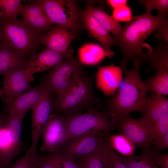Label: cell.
Segmentation results:
<instances>
[{
	"mask_svg": "<svg viewBox=\"0 0 168 168\" xmlns=\"http://www.w3.org/2000/svg\"><path fill=\"white\" fill-rule=\"evenodd\" d=\"M166 17L158 15L154 16L146 12L133 16L119 34L114 35L113 44L120 48L123 55L121 66L123 70L127 69L130 61L133 64L137 62L141 64L144 61L141 51L144 41L155 30L168 26Z\"/></svg>",
	"mask_w": 168,
	"mask_h": 168,
	"instance_id": "cell-1",
	"label": "cell"
},
{
	"mask_svg": "<svg viewBox=\"0 0 168 168\" xmlns=\"http://www.w3.org/2000/svg\"><path fill=\"white\" fill-rule=\"evenodd\" d=\"M133 64V68L123 70L125 76L122 85L107 102L106 110L115 120L134 111L141 112L146 98L148 89L139 73L141 64L137 62Z\"/></svg>",
	"mask_w": 168,
	"mask_h": 168,
	"instance_id": "cell-2",
	"label": "cell"
},
{
	"mask_svg": "<svg viewBox=\"0 0 168 168\" xmlns=\"http://www.w3.org/2000/svg\"><path fill=\"white\" fill-rule=\"evenodd\" d=\"M93 84L91 77L82 72L73 84L58 96L52 114L64 115L70 113L83 112L93 108L94 105L99 101L94 94Z\"/></svg>",
	"mask_w": 168,
	"mask_h": 168,
	"instance_id": "cell-3",
	"label": "cell"
},
{
	"mask_svg": "<svg viewBox=\"0 0 168 168\" xmlns=\"http://www.w3.org/2000/svg\"><path fill=\"white\" fill-rule=\"evenodd\" d=\"M63 115L68 140L88 133L116 129L115 121L106 110L100 111L92 108L83 112Z\"/></svg>",
	"mask_w": 168,
	"mask_h": 168,
	"instance_id": "cell-4",
	"label": "cell"
},
{
	"mask_svg": "<svg viewBox=\"0 0 168 168\" xmlns=\"http://www.w3.org/2000/svg\"><path fill=\"white\" fill-rule=\"evenodd\" d=\"M3 40L16 51L31 57L41 43L42 33L30 27L21 20L0 19Z\"/></svg>",
	"mask_w": 168,
	"mask_h": 168,
	"instance_id": "cell-5",
	"label": "cell"
},
{
	"mask_svg": "<svg viewBox=\"0 0 168 168\" xmlns=\"http://www.w3.org/2000/svg\"><path fill=\"white\" fill-rule=\"evenodd\" d=\"M40 5L53 24L67 28L74 34L79 29L81 13L76 2L70 0L32 1Z\"/></svg>",
	"mask_w": 168,
	"mask_h": 168,
	"instance_id": "cell-6",
	"label": "cell"
},
{
	"mask_svg": "<svg viewBox=\"0 0 168 168\" xmlns=\"http://www.w3.org/2000/svg\"><path fill=\"white\" fill-rule=\"evenodd\" d=\"M82 72L81 63L79 59L72 56L52 68L41 84L58 96L73 84Z\"/></svg>",
	"mask_w": 168,
	"mask_h": 168,
	"instance_id": "cell-7",
	"label": "cell"
},
{
	"mask_svg": "<svg viewBox=\"0 0 168 168\" xmlns=\"http://www.w3.org/2000/svg\"><path fill=\"white\" fill-rule=\"evenodd\" d=\"M116 129L142 149L150 146L155 137L153 124L143 115L138 119L127 116L115 120Z\"/></svg>",
	"mask_w": 168,
	"mask_h": 168,
	"instance_id": "cell-8",
	"label": "cell"
},
{
	"mask_svg": "<svg viewBox=\"0 0 168 168\" xmlns=\"http://www.w3.org/2000/svg\"><path fill=\"white\" fill-rule=\"evenodd\" d=\"M42 136L41 152L49 154H59L68 140L64 116L51 114Z\"/></svg>",
	"mask_w": 168,
	"mask_h": 168,
	"instance_id": "cell-9",
	"label": "cell"
},
{
	"mask_svg": "<svg viewBox=\"0 0 168 168\" xmlns=\"http://www.w3.org/2000/svg\"><path fill=\"white\" fill-rule=\"evenodd\" d=\"M107 131L88 133L68 140L60 154L80 162L94 152L105 138Z\"/></svg>",
	"mask_w": 168,
	"mask_h": 168,
	"instance_id": "cell-10",
	"label": "cell"
},
{
	"mask_svg": "<svg viewBox=\"0 0 168 168\" xmlns=\"http://www.w3.org/2000/svg\"><path fill=\"white\" fill-rule=\"evenodd\" d=\"M50 92H47L32 109V142L30 149L35 151H37L38 141L42 135L49 116L52 113L53 105Z\"/></svg>",
	"mask_w": 168,
	"mask_h": 168,
	"instance_id": "cell-11",
	"label": "cell"
},
{
	"mask_svg": "<svg viewBox=\"0 0 168 168\" xmlns=\"http://www.w3.org/2000/svg\"><path fill=\"white\" fill-rule=\"evenodd\" d=\"M48 91H50L41 84L39 86L24 92L14 98L3 99L6 104L7 113H26L29 110L32 109Z\"/></svg>",
	"mask_w": 168,
	"mask_h": 168,
	"instance_id": "cell-12",
	"label": "cell"
},
{
	"mask_svg": "<svg viewBox=\"0 0 168 168\" xmlns=\"http://www.w3.org/2000/svg\"><path fill=\"white\" fill-rule=\"evenodd\" d=\"M2 75V100L14 98L26 91L30 88L32 79V76L28 75L24 68L10 70Z\"/></svg>",
	"mask_w": 168,
	"mask_h": 168,
	"instance_id": "cell-13",
	"label": "cell"
},
{
	"mask_svg": "<svg viewBox=\"0 0 168 168\" xmlns=\"http://www.w3.org/2000/svg\"><path fill=\"white\" fill-rule=\"evenodd\" d=\"M72 50L66 53L58 52L45 48L38 54L31 57L25 70L30 76L53 68L65 58L72 56Z\"/></svg>",
	"mask_w": 168,
	"mask_h": 168,
	"instance_id": "cell-14",
	"label": "cell"
},
{
	"mask_svg": "<svg viewBox=\"0 0 168 168\" xmlns=\"http://www.w3.org/2000/svg\"><path fill=\"white\" fill-rule=\"evenodd\" d=\"M123 72L121 68L113 63L98 66L96 76V88L106 96H113L123 81Z\"/></svg>",
	"mask_w": 168,
	"mask_h": 168,
	"instance_id": "cell-15",
	"label": "cell"
},
{
	"mask_svg": "<svg viewBox=\"0 0 168 168\" xmlns=\"http://www.w3.org/2000/svg\"><path fill=\"white\" fill-rule=\"evenodd\" d=\"M49 30L41 38V43L46 48L60 53L72 50L69 46L75 38L74 34L66 27L58 25L52 26Z\"/></svg>",
	"mask_w": 168,
	"mask_h": 168,
	"instance_id": "cell-16",
	"label": "cell"
},
{
	"mask_svg": "<svg viewBox=\"0 0 168 168\" xmlns=\"http://www.w3.org/2000/svg\"><path fill=\"white\" fill-rule=\"evenodd\" d=\"M81 18L89 36L96 39L107 52L114 55V53L111 50L114 40L109 32L87 10L81 12Z\"/></svg>",
	"mask_w": 168,
	"mask_h": 168,
	"instance_id": "cell-17",
	"label": "cell"
},
{
	"mask_svg": "<svg viewBox=\"0 0 168 168\" xmlns=\"http://www.w3.org/2000/svg\"><path fill=\"white\" fill-rule=\"evenodd\" d=\"M21 20L33 29L42 33L49 30L52 24L41 7L36 3L22 5Z\"/></svg>",
	"mask_w": 168,
	"mask_h": 168,
	"instance_id": "cell-18",
	"label": "cell"
},
{
	"mask_svg": "<svg viewBox=\"0 0 168 168\" xmlns=\"http://www.w3.org/2000/svg\"><path fill=\"white\" fill-rule=\"evenodd\" d=\"M27 56L13 49L4 40L0 42V75L10 70L26 69Z\"/></svg>",
	"mask_w": 168,
	"mask_h": 168,
	"instance_id": "cell-19",
	"label": "cell"
},
{
	"mask_svg": "<svg viewBox=\"0 0 168 168\" xmlns=\"http://www.w3.org/2000/svg\"><path fill=\"white\" fill-rule=\"evenodd\" d=\"M141 112L153 124L168 114V99L157 94L149 97L146 98Z\"/></svg>",
	"mask_w": 168,
	"mask_h": 168,
	"instance_id": "cell-20",
	"label": "cell"
},
{
	"mask_svg": "<svg viewBox=\"0 0 168 168\" xmlns=\"http://www.w3.org/2000/svg\"><path fill=\"white\" fill-rule=\"evenodd\" d=\"M26 113L6 115V127L14 155L16 157L23 149L21 140L22 122Z\"/></svg>",
	"mask_w": 168,
	"mask_h": 168,
	"instance_id": "cell-21",
	"label": "cell"
},
{
	"mask_svg": "<svg viewBox=\"0 0 168 168\" xmlns=\"http://www.w3.org/2000/svg\"><path fill=\"white\" fill-rule=\"evenodd\" d=\"M143 45L147 49V53H142L144 60L148 61L151 67L145 72L157 69L168 71V46L167 42L159 43L154 48H152L147 44Z\"/></svg>",
	"mask_w": 168,
	"mask_h": 168,
	"instance_id": "cell-22",
	"label": "cell"
},
{
	"mask_svg": "<svg viewBox=\"0 0 168 168\" xmlns=\"http://www.w3.org/2000/svg\"><path fill=\"white\" fill-rule=\"evenodd\" d=\"M150 146L142 148V153L140 155H119V157L130 168H160L156 160L157 155L159 153L153 148L151 149Z\"/></svg>",
	"mask_w": 168,
	"mask_h": 168,
	"instance_id": "cell-23",
	"label": "cell"
},
{
	"mask_svg": "<svg viewBox=\"0 0 168 168\" xmlns=\"http://www.w3.org/2000/svg\"><path fill=\"white\" fill-rule=\"evenodd\" d=\"M79 60L81 63L92 65L98 64L106 57L113 55L107 52L100 45L95 43L84 44L78 50Z\"/></svg>",
	"mask_w": 168,
	"mask_h": 168,
	"instance_id": "cell-24",
	"label": "cell"
},
{
	"mask_svg": "<svg viewBox=\"0 0 168 168\" xmlns=\"http://www.w3.org/2000/svg\"><path fill=\"white\" fill-rule=\"evenodd\" d=\"M86 10L94 16L108 32H111L114 35H116L121 31L122 26L119 22L106 13L102 8L94 7L87 3Z\"/></svg>",
	"mask_w": 168,
	"mask_h": 168,
	"instance_id": "cell-25",
	"label": "cell"
},
{
	"mask_svg": "<svg viewBox=\"0 0 168 168\" xmlns=\"http://www.w3.org/2000/svg\"><path fill=\"white\" fill-rule=\"evenodd\" d=\"M106 140L109 145L124 156L133 155L135 150V144L126 136L122 135H111L107 132Z\"/></svg>",
	"mask_w": 168,
	"mask_h": 168,
	"instance_id": "cell-26",
	"label": "cell"
},
{
	"mask_svg": "<svg viewBox=\"0 0 168 168\" xmlns=\"http://www.w3.org/2000/svg\"><path fill=\"white\" fill-rule=\"evenodd\" d=\"M106 135L96 150L79 163L82 168H106Z\"/></svg>",
	"mask_w": 168,
	"mask_h": 168,
	"instance_id": "cell-27",
	"label": "cell"
},
{
	"mask_svg": "<svg viewBox=\"0 0 168 168\" xmlns=\"http://www.w3.org/2000/svg\"><path fill=\"white\" fill-rule=\"evenodd\" d=\"M148 91L162 96L168 94V71L158 70L144 82Z\"/></svg>",
	"mask_w": 168,
	"mask_h": 168,
	"instance_id": "cell-28",
	"label": "cell"
},
{
	"mask_svg": "<svg viewBox=\"0 0 168 168\" xmlns=\"http://www.w3.org/2000/svg\"><path fill=\"white\" fill-rule=\"evenodd\" d=\"M20 0H0V19H15L21 13Z\"/></svg>",
	"mask_w": 168,
	"mask_h": 168,
	"instance_id": "cell-29",
	"label": "cell"
},
{
	"mask_svg": "<svg viewBox=\"0 0 168 168\" xmlns=\"http://www.w3.org/2000/svg\"><path fill=\"white\" fill-rule=\"evenodd\" d=\"M40 155L29 149L25 156L18 159L8 168H38L40 164Z\"/></svg>",
	"mask_w": 168,
	"mask_h": 168,
	"instance_id": "cell-30",
	"label": "cell"
},
{
	"mask_svg": "<svg viewBox=\"0 0 168 168\" xmlns=\"http://www.w3.org/2000/svg\"><path fill=\"white\" fill-rule=\"evenodd\" d=\"M140 3L145 5V12L150 13L153 9H156L158 11V15L162 16L167 17L168 10L167 0H141L139 1Z\"/></svg>",
	"mask_w": 168,
	"mask_h": 168,
	"instance_id": "cell-31",
	"label": "cell"
},
{
	"mask_svg": "<svg viewBox=\"0 0 168 168\" xmlns=\"http://www.w3.org/2000/svg\"><path fill=\"white\" fill-rule=\"evenodd\" d=\"M9 138L6 127V114H0V156L6 153L10 147Z\"/></svg>",
	"mask_w": 168,
	"mask_h": 168,
	"instance_id": "cell-32",
	"label": "cell"
},
{
	"mask_svg": "<svg viewBox=\"0 0 168 168\" xmlns=\"http://www.w3.org/2000/svg\"><path fill=\"white\" fill-rule=\"evenodd\" d=\"M106 168H130L120 160L119 155L109 145L106 140Z\"/></svg>",
	"mask_w": 168,
	"mask_h": 168,
	"instance_id": "cell-33",
	"label": "cell"
},
{
	"mask_svg": "<svg viewBox=\"0 0 168 168\" xmlns=\"http://www.w3.org/2000/svg\"><path fill=\"white\" fill-rule=\"evenodd\" d=\"M57 168H82L80 164L61 154H50Z\"/></svg>",
	"mask_w": 168,
	"mask_h": 168,
	"instance_id": "cell-34",
	"label": "cell"
},
{
	"mask_svg": "<svg viewBox=\"0 0 168 168\" xmlns=\"http://www.w3.org/2000/svg\"><path fill=\"white\" fill-rule=\"evenodd\" d=\"M131 8L126 5L114 9L112 17L117 21L128 22L133 18Z\"/></svg>",
	"mask_w": 168,
	"mask_h": 168,
	"instance_id": "cell-35",
	"label": "cell"
},
{
	"mask_svg": "<svg viewBox=\"0 0 168 168\" xmlns=\"http://www.w3.org/2000/svg\"><path fill=\"white\" fill-rule=\"evenodd\" d=\"M155 138L168 133V114L163 116L154 124Z\"/></svg>",
	"mask_w": 168,
	"mask_h": 168,
	"instance_id": "cell-36",
	"label": "cell"
},
{
	"mask_svg": "<svg viewBox=\"0 0 168 168\" xmlns=\"http://www.w3.org/2000/svg\"><path fill=\"white\" fill-rule=\"evenodd\" d=\"M154 145L153 149L159 153L164 149L168 148V133L162 136L155 138L152 142Z\"/></svg>",
	"mask_w": 168,
	"mask_h": 168,
	"instance_id": "cell-37",
	"label": "cell"
},
{
	"mask_svg": "<svg viewBox=\"0 0 168 168\" xmlns=\"http://www.w3.org/2000/svg\"><path fill=\"white\" fill-rule=\"evenodd\" d=\"M40 156V164L38 168H57L50 154Z\"/></svg>",
	"mask_w": 168,
	"mask_h": 168,
	"instance_id": "cell-38",
	"label": "cell"
},
{
	"mask_svg": "<svg viewBox=\"0 0 168 168\" xmlns=\"http://www.w3.org/2000/svg\"><path fill=\"white\" fill-rule=\"evenodd\" d=\"M156 160L160 168H168V153L162 154L159 153Z\"/></svg>",
	"mask_w": 168,
	"mask_h": 168,
	"instance_id": "cell-39",
	"label": "cell"
},
{
	"mask_svg": "<svg viewBox=\"0 0 168 168\" xmlns=\"http://www.w3.org/2000/svg\"><path fill=\"white\" fill-rule=\"evenodd\" d=\"M108 3L114 9L126 5L128 1L127 0H108Z\"/></svg>",
	"mask_w": 168,
	"mask_h": 168,
	"instance_id": "cell-40",
	"label": "cell"
},
{
	"mask_svg": "<svg viewBox=\"0 0 168 168\" xmlns=\"http://www.w3.org/2000/svg\"><path fill=\"white\" fill-rule=\"evenodd\" d=\"M168 27L158 30L155 37L159 40H163L165 42H168Z\"/></svg>",
	"mask_w": 168,
	"mask_h": 168,
	"instance_id": "cell-41",
	"label": "cell"
},
{
	"mask_svg": "<svg viewBox=\"0 0 168 168\" xmlns=\"http://www.w3.org/2000/svg\"><path fill=\"white\" fill-rule=\"evenodd\" d=\"M3 40V35L2 25L1 21L0 20V42Z\"/></svg>",
	"mask_w": 168,
	"mask_h": 168,
	"instance_id": "cell-42",
	"label": "cell"
},
{
	"mask_svg": "<svg viewBox=\"0 0 168 168\" xmlns=\"http://www.w3.org/2000/svg\"><path fill=\"white\" fill-rule=\"evenodd\" d=\"M0 168H2V162L1 158L0 156Z\"/></svg>",
	"mask_w": 168,
	"mask_h": 168,
	"instance_id": "cell-43",
	"label": "cell"
},
{
	"mask_svg": "<svg viewBox=\"0 0 168 168\" xmlns=\"http://www.w3.org/2000/svg\"><path fill=\"white\" fill-rule=\"evenodd\" d=\"M2 95V90L0 87V97H1Z\"/></svg>",
	"mask_w": 168,
	"mask_h": 168,
	"instance_id": "cell-44",
	"label": "cell"
}]
</instances>
